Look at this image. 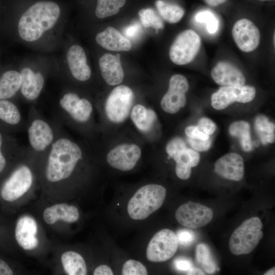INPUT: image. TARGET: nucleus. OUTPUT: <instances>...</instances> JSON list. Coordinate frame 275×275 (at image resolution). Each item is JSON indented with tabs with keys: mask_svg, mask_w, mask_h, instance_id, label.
I'll use <instances>...</instances> for the list:
<instances>
[{
	"mask_svg": "<svg viewBox=\"0 0 275 275\" xmlns=\"http://www.w3.org/2000/svg\"><path fill=\"white\" fill-rule=\"evenodd\" d=\"M47 152L45 177L47 181L52 183L69 178L82 156L78 144L59 134Z\"/></svg>",
	"mask_w": 275,
	"mask_h": 275,
	"instance_id": "obj_1",
	"label": "nucleus"
},
{
	"mask_svg": "<svg viewBox=\"0 0 275 275\" xmlns=\"http://www.w3.org/2000/svg\"><path fill=\"white\" fill-rule=\"evenodd\" d=\"M60 14V7L54 2L41 1L35 3L20 18L18 24L20 37L29 42L38 40L55 24Z\"/></svg>",
	"mask_w": 275,
	"mask_h": 275,
	"instance_id": "obj_2",
	"label": "nucleus"
},
{
	"mask_svg": "<svg viewBox=\"0 0 275 275\" xmlns=\"http://www.w3.org/2000/svg\"><path fill=\"white\" fill-rule=\"evenodd\" d=\"M167 191L162 185L150 184L140 188L129 200L127 211L134 220L147 218L162 205Z\"/></svg>",
	"mask_w": 275,
	"mask_h": 275,
	"instance_id": "obj_3",
	"label": "nucleus"
},
{
	"mask_svg": "<svg viewBox=\"0 0 275 275\" xmlns=\"http://www.w3.org/2000/svg\"><path fill=\"white\" fill-rule=\"evenodd\" d=\"M262 223L258 217H252L244 221L232 234L229 246L235 255L248 254L258 244L263 236Z\"/></svg>",
	"mask_w": 275,
	"mask_h": 275,
	"instance_id": "obj_4",
	"label": "nucleus"
},
{
	"mask_svg": "<svg viewBox=\"0 0 275 275\" xmlns=\"http://www.w3.org/2000/svg\"><path fill=\"white\" fill-rule=\"evenodd\" d=\"M201 44L200 36L189 29L180 33L172 44L169 56L173 63L183 65L191 62L198 53Z\"/></svg>",
	"mask_w": 275,
	"mask_h": 275,
	"instance_id": "obj_5",
	"label": "nucleus"
},
{
	"mask_svg": "<svg viewBox=\"0 0 275 275\" xmlns=\"http://www.w3.org/2000/svg\"><path fill=\"white\" fill-rule=\"evenodd\" d=\"M134 100L131 89L125 85L114 88L106 99L105 112L112 122L119 123L128 117Z\"/></svg>",
	"mask_w": 275,
	"mask_h": 275,
	"instance_id": "obj_6",
	"label": "nucleus"
},
{
	"mask_svg": "<svg viewBox=\"0 0 275 275\" xmlns=\"http://www.w3.org/2000/svg\"><path fill=\"white\" fill-rule=\"evenodd\" d=\"M178 245L175 233L169 229H162L149 241L146 250L147 258L153 262L166 261L174 256Z\"/></svg>",
	"mask_w": 275,
	"mask_h": 275,
	"instance_id": "obj_7",
	"label": "nucleus"
},
{
	"mask_svg": "<svg viewBox=\"0 0 275 275\" xmlns=\"http://www.w3.org/2000/svg\"><path fill=\"white\" fill-rule=\"evenodd\" d=\"M33 180L30 168L26 165L19 166L3 184L0 190L2 198L8 202L18 199L30 188Z\"/></svg>",
	"mask_w": 275,
	"mask_h": 275,
	"instance_id": "obj_8",
	"label": "nucleus"
},
{
	"mask_svg": "<svg viewBox=\"0 0 275 275\" xmlns=\"http://www.w3.org/2000/svg\"><path fill=\"white\" fill-rule=\"evenodd\" d=\"M256 89L250 86H222L211 97L212 106L222 110L235 102L248 103L256 96Z\"/></svg>",
	"mask_w": 275,
	"mask_h": 275,
	"instance_id": "obj_9",
	"label": "nucleus"
},
{
	"mask_svg": "<svg viewBox=\"0 0 275 275\" xmlns=\"http://www.w3.org/2000/svg\"><path fill=\"white\" fill-rule=\"evenodd\" d=\"M213 217V212L211 209L192 201L181 205L175 212V218L180 224L194 229L207 225Z\"/></svg>",
	"mask_w": 275,
	"mask_h": 275,
	"instance_id": "obj_10",
	"label": "nucleus"
},
{
	"mask_svg": "<svg viewBox=\"0 0 275 275\" xmlns=\"http://www.w3.org/2000/svg\"><path fill=\"white\" fill-rule=\"evenodd\" d=\"M56 135L52 126L39 117L33 119L28 127V136L31 150L36 153L48 151Z\"/></svg>",
	"mask_w": 275,
	"mask_h": 275,
	"instance_id": "obj_11",
	"label": "nucleus"
},
{
	"mask_svg": "<svg viewBox=\"0 0 275 275\" xmlns=\"http://www.w3.org/2000/svg\"><path fill=\"white\" fill-rule=\"evenodd\" d=\"M188 88L187 80L184 76L173 75L170 79L168 91L160 102L162 109L170 114L178 112L186 103L185 93Z\"/></svg>",
	"mask_w": 275,
	"mask_h": 275,
	"instance_id": "obj_12",
	"label": "nucleus"
},
{
	"mask_svg": "<svg viewBox=\"0 0 275 275\" xmlns=\"http://www.w3.org/2000/svg\"><path fill=\"white\" fill-rule=\"evenodd\" d=\"M59 109L73 120L80 123L87 122L92 114L91 103L86 98H80L75 93L68 92L59 100Z\"/></svg>",
	"mask_w": 275,
	"mask_h": 275,
	"instance_id": "obj_13",
	"label": "nucleus"
},
{
	"mask_svg": "<svg viewBox=\"0 0 275 275\" xmlns=\"http://www.w3.org/2000/svg\"><path fill=\"white\" fill-rule=\"evenodd\" d=\"M232 34L236 44L243 52H251L259 44V30L249 19H241L236 21L232 28Z\"/></svg>",
	"mask_w": 275,
	"mask_h": 275,
	"instance_id": "obj_14",
	"label": "nucleus"
},
{
	"mask_svg": "<svg viewBox=\"0 0 275 275\" xmlns=\"http://www.w3.org/2000/svg\"><path fill=\"white\" fill-rule=\"evenodd\" d=\"M141 156V150L138 145L123 144L111 150L106 156V160L114 168L128 171L134 167Z\"/></svg>",
	"mask_w": 275,
	"mask_h": 275,
	"instance_id": "obj_15",
	"label": "nucleus"
},
{
	"mask_svg": "<svg viewBox=\"0 0 275 275\" xmlns=\"http://www.w3.org/2000/svg\"><path fill=\"white\" fill-rule=\"evenodd\" d=\"M214 171L226 179L240 181L244 173L243 158L236 153H227L216 160Z\"/></svg>",
	"mask_w": 275,
	"mask_h": 275,
	"instance_id": "obj_16",
	"label": "nucleus"
},
{
	"mask_svg": "<svg viewBox=\"0 0 275 275\" xmlns=\"http://www.w3.org/2000/svg\"><path fill=\"white\" fill-rule=\"evenodd\" d=\"M37 231V224L34 218L28 215L20 217L15 230V237L19 246L25 250L36 248L39 244L36 237Z\"/></svg>",
	"mask_w": 275,
	"mask_h": 275,
	"instance_id": "obj_17",
	"label": "nucleus"
},
{
	"mask_svg": "<svg viewBox=\"0 0 275 275\" xmlns=\"http://www.w3.org/2000/svg\"><path fill=\"white\" fill-rule=\"evenodd\" d=\"M211 75L216 84L222 86H242L245 82L242 72L227 61L218 63L212 69Z\"/></svg>",
	"mask_w": 275,
	"mask_h": 275,
	"instance_id": "obj_18",
	"label": "nucleus"
},
{
	"mask_svg": "<svg viewBox=\"0 0 275 275\" xmlns=\"http://www.w3.org/2000/svg\"><path fill=\"white\" fill-rule=\"evenodd\" d=\"M99 66L101 75L107 84L115 86L122 82L124 74L120 54H104L99 60Z\"/></svg>",
	"mask_w": 275,
	"mask_h": 275,
	"instance_id": "obj_19",
	"label": "nucleus"
},
{
	"mask_svg": "<svg viewBox=\"0 0 275 275\" xmlns=\"http://www.w3.org/2000/svg\"><path fill=\"white\" fill-rule=\"evenodd\" d=\"M67 60L73 76L80 81H86L91 76V70L87 64V58L83 48L74 45L69 49Z\"/></svg>",
	"mask_w": 275,
	"mask_h": 275,
	"instance_id": "obj_20",
	"label": "nucleus"
},
{
	"mask_svg": "<svg viewBox=\"0 0 275 275\" xmlns=\"http://www.w3.org/2000/svg\"><path fill=\"white\" fill-rule=\"evenodd\" d=\"M96 41L102 47L109 50L127 51L131 48L130 41L112 26L98 33Z\"/></svg>",
	"mask_w": 275,
	"mask_h": 275,
	"instance_id": "obj_21",
	"label": "nucleus"
},
{
	"mask_svg": "<svg viewBox=\"0 0 275 275\" xmlns=\"http://www.w3.org/2000/svg\"><path fill=\"white\" fill-rule=\"evenodd\" d=\"M21 76V92L28 100L33 101L39 96L43 89L44 79L39 72H34L29 68H24L20 73Z\"/></svg>",
	"mask_w": 275,
	"mask_h": 275,
	"instance_id": "obj_22",
	"label": "nucleus"
},
{
	"mask_svg": "<svg viewBox=\"0 0 275 275\" xmlns=\"http://www.w3.org/2000/svg\"><path fill=\"white\" fill-rule=\"evenodd\" d=\"M79 216L78 209L74 206L58 204L46 208L43 214L46 223L52 225L59 219L67 223H74Z\"/></svg>",
	"mask_w": 275,
	"mask_h": 275,
	"instance_id": "obj_23",
	"label": "nucleus"
},
{
	"mask_svg": "<svg viewBox=\"0 0 275 275\" xmlns=\"http://www.w3.org/2000/svg\"><path fill=\"white\" fill-rule=\"evenodd\" d=\"M173 159L176 161V175L180 179L186 180L190 177L191 168L196 167L199 163L200 155L197 151L186 148Z\"/></svg>",
	"mask_w": 275,
	"mask_h": 275,
	"instance_id": "obj_24",
	"label": "nucleus"
},
{
	"mask_svg": "<svg viewBox=\"0 0 275 275\" xmlns=\"http://www.w3.org/2000/svg\"><path fill=\"white\" fill-rule=\"evenodd\" d=\"M131 118L139 130L146 132L151 129L157 116L152 109L147 108L141 104H136L132 109Z\"/></svg>",
	"mask_w": 275,
	"mask_h": 275,
	"instance_id": "obj_25",
	"label": "nucleus"
},
{
	"mask_svg": "<svg viewBox=\"0 0 275 275\" xmlns=\"http://www.w3.org/2000/svg\"><path fill=\"white\" fill-rule=\"evenodd\" d=\"M21 81V76L18 72H5L0 78V99H7L14 96L20 89Z\"/></svg>",
	"mask_w": 275,
	"mask_h": 275,
	"instance_id": "obj_26",
	"label": "nucleus"
},
{
	"mask_svg": "<svg viewBox=\"0 0 275 275\" xmlns=\"http://www.w3.org/2000/svg\"><path fill=\"white\" fill-rule=\"evenodd\" d=\"M61 261L65 272L69 275H86L87 273L86 262L77 253L65 252L62 255Z\"/></svg>",
	"mask_w": 275,
	"mask_h": 275,
	"instance_id": "obj_27",
	"label": "nucleus"
},
{
	"mask_svg": "<svg viewBox=\"0 0 275 275\" xmlns=\"http://www.w3.org/2000/svg\"><path fill=\"white\" fill-rule=\"evenodd\" d=\"M230 134L239 139L241 147L245 151L249 152L253 149V143L250 135V124L241 121L233 123L229 127Z\"/></svg>",
	"mask_w": 275,
	"mask_h": 275,
	"instance_id": "obj_28",
	"label": "nucleus"
},
{
	"mask_svg": "<svg viewBox=\"0 0 275 275\" xmlns=\"http://www.w3.org/2000/svg\"><path fill=\"white\" fill-rule=\"evenodd\" d=\"M255 127L263 144L274 142V124L270 122L266 116H258L255 119Z\"/></svg>",
	"mask_w": 275,
	"mask_h": 275,
	"instance_id": "obj_29",
	"label": "nucleus"
},
{
	"mask_svg": "<svg viewBox=\"0 0 275 275\" xmlns=\"http://www.w3.org/2000/svg\"><path fill=\"white\" fill-rule=\"evenodd\" d=\"M157 9L164 20L171 23L179 21L184 14V9L179 6L161 0L156 2Z\"/></svg>",
	"mask_w": 275,
	"mask_h": 275,
	"instance_id": "obj_30",
	"label": "nucleus"
},
{
	"mask_svg": "<svg viewBox=\"0 0 275 275\" xmlns=\"http://www.w3.org/2000/svg\"><path fill=\"white\" fill-rule=\"evenodd\" d=\"M196 259L206 273L212 274L217 270V266L209 246L205 243L197 245Z\"/></svg>",
	"mask_w": 275,
	"mask_h": 275,
	"instance_id": "obj_31",
	"label": "nucleus"
},
{
	"mask_svg": "<svg viewBox=\"0 0 275 275\" xmlns=\"http://www.w3.org/2000/svg\"><path fill=\"white\" fill-rule=\"evenodd\" d=\"M0 120L11 125H17L22 120L18 108L7 99H0Z\"/></svg>",
	"mask_w": 275,
	"mask_h": 275,
	"instance_id": "obj_32",
	"label": "nucleus"
},
{
	"mask_svg": "<svg viewBox=\"0 0 275 275\" xmlns=\"http://www.w3.org/2000/svg\"><path fill=\"white\" fill-rule=\"evenodd\" d=\"M125 3L126 0H97L95 14L100 18L115 15Z\"/></svg>",
	"mask_w": 275,
	"mask_h": 275,
	"instance_id": "obj_33",
	"label": "nucleus"
},
{
	"mask_svg": "<svg viewBox=\"0 0 275 275\" xmlns=\"http://www.w3.org/2000/svg\"><path fill=\"white\" fill-rule=\"evenodd\" d=\"M139 15L141 22L146 28L152 27L156 30L164 28V23L160 17L151 8L141 10Z\"/></svg>",
	"mask_w": 275,
	"mask_h": 275,
	"instance_id": "obj_34",
	"label": "nucleus"
},
{
	"mask_svg": "<svg viewBox=\"0 0 275 275\" xmlns=\"http://www.w3.org/2000/svg\"><path fill=\"white\" fill-rule=\"evenodd\" d=\"M122 274L123 275H146V267L140 262L134 260L127 261L123 266Z\"/></svg>",
	"mask_w": 275,
	"mask_h": 275,
	"instance_id": "obj_35",
	"label": "nucleus"
},
{
	"mask_svg": "<svg viewBox=\"0 0 275 275\" xmlns=\"http://www.w3.org/2000/svg\"><path fill=\"white\" fill-rule=\"evenodd\" d=\"M186 148L183 140L176 137L172 139L167 145L166 151L169 157L173 158L182 150Z\"/></svg>",
	"mask_w": 275,
	"mask_h": 275,
	"instance_id": "obj_36",
	"label": "nucleus"
},
{
	"mask_svg": "<svg viewBox=\"0 0 275 275\" xmlns=\"http://www.w3.org/2000/svg\"><path fill=\"white\" fill-rule=\"evenodd\" d=\"M198 128L202 132L207 135L212 134L216 129V124L209 118H201L197 125Z\"/></svg>",
	"mask_w": 275,
	"mask_h": 275,
	"instance_id": "obj_37",
	"label": "nucleus"
},
{
	"mask_svg": "<svg viewBox=\"0 0 275 275\" xmlns=\"http://www.w3.org/2000/svg\"><path fill=\"white\" fill-rule=\"evenodd\" d=\"M176 235L178 243L185 246L191 244L195 239L193 232L188 230H179Z\"/></svg>",
	"mask_w": 275,
	"mask_h": 275,
	"instance_id": "obj_38",
	"label": "nucleus"
},
{
	"mask_svg": "<svg viewBox=\"0 0 275 275\" xmlns=\"http://www.w3.org/2000/svg\"><path fill=\"white\" fill-rule=\"evenodd\" d=\"M188 142L196 151L202 152L208 150L211 146V139L209 138L206 140H200L188 138Z\"/></svg>",
	"mask_w": 275,
	"mask_h": 275,
	"instance_id": "obj_39",
	"label": "nucleus"
},
{
	"mask_svg": "<svg viewBox=\"0 0 275 275\" xmlns=\"http://www.w3.org/2000/svg\"><path fill=\"white\" fill-rule=\"evenodd\" d=\"M185 132L189 138L193 139L206 140L210 138L209 135L201 131L197 126H187L185 129Z\"/></svg>",
	"mask_w": 275,
	"mask_h": 275,
	"instance_id": "obj_40",
	"label": "nucleus"
},
{
	"mask_svg": "<svg viewBox=\"0 0 275 275\" xmlns=\"http://www.w3.org/2000/svg\"><path fill=\"white\" fill-rule=\"evenodd\" d=\"M141 31V26L139 23H134L127 27L123 30L124 35L126 38L133 39L138 37Z\"/></svg>",
	"mask_w": 275,
	"mask_h": 275,
	"instance_id": "obj_41",
	"label": "nucleus"
},
{
	"mask_svg": "<svg viewBox=\"0 0 275 275\" xmlns=\"http://www.w3.org/2000/svg\"><path fill=\"white\" fill-rule=\"evenodd\" d=\"M214 17L215 16L210 11H203L196 14L195 20L198 22L206 23Z\"/></svg>",
	"mask_w": 275,
	"mask_h": 275,
	"instance_id": "obj_42",
	"label": "nucleus"
},
{
	"mask_svg": "<svg viewBox=\"0 0 275 275\" xmlns=\"http://www.w3.org/2000/svg\"><path fill=\"white\" fill-rule=\"evenodd\" d=\"M176 268L181 271H187L192 267L191 262L184 258H179L175 261Z\"/></svg>",
	"mask_w": 275,
	"mask_h": 275,
	"instance_id": "obj_43",
	"label": "nucleus"
},
{
	"mask_svg": "<svg viewBox=\"0 0 275 275\" xmlns=\"http://www.w3.org/2000/svg\"><path fill=\"white\" fill-rule=\"evenodd\" d=\"M114 274L111 268L106 265H101L94 271V275H113Z\"/></svg>",
	"mask_w": 275,
	"mask_h": 275,
	"instance_id": "obj_44",
	"label": "nucleus"
},
{
	"mask_svg": "<svg viewBox=\"0 0 275 275\" xmlns=\"http://www.w3.org/2000/svg\"><path fill=\"white\" fill-rule=\"evenodd\" d=\"M13 271L3 260L0 259V275H12Z\"/></svg>",
	"mask_w": 275,
	"mask_h": 275,
	"instance_id": "obj_45",
	"label": "nucleus"
},
{
	"mask_svg": "<svg viewBox=\"0 0 275 275\" xmlns=\"http://www.w3.org/2000/svg\"><path fill=\"white\" fill-rule=\"evenodd\" d=\"M206 28L210 34H214L218 29V21L216 17H214L206 23Z\"/></svg>",
	"mask_w": 275,
	"mask_h": 275,
	"instance_id": "obj_46",
	"label": "nucleus"
},
{
	"mask_svg": "<svg viewBox=\"0 0 275 275\" xmlns=\"http://www.w3.org/2000/svg\"><path fill=\"white\" fill-rule=\"evenodd\" d=\"M3 137L0 133V174L4 170L6 165V159L2 151Z\"/></svg>",
	"mask_w": 275,
	"mask_h": 275,
	"instance_id": "obj_47",
	"label": "nucleus"
},
{
	"mask_svg": "<svg viewBox=\"0 0 275 275\" xmlns=\"http://www.w3.org/2000/svg\"><path fill=\"white\" fill-rule=\"evenodd\" d=\"M187 274L194 275V274H200L203 275L205 273L200 268L197 267H191L187 271Z\"/></svg>",
	"mask_w": 275,
	"mask_h": 275,
	"instance_id": "obj_48",
	"label": "nucleus"
},
{
	"mask_svg": "<svg viewBox=\"0 0 275 275\" xmlns=\"http://www.w3.org/2000/svg\"><path fill=\"white\" fill-rule=\"evenodd\" d=\"M227 0H205L206 3L210 6H217L226 2Z\"/></svg>",
	"mask_w": 275,
	"mask_h": 275,
	"instance_id": "obj_49",
	"label": "nucleus"
},
{
	"mask_svg": "<svg viewBox=\"0 0 275 275\" xmlns=\"http://www.w3.org/2000/svg\"><path fill=\"white\" fill-rule=\"evenodd\" d=\"M275 268L274 267L267 270L266 272L264 273L265 275H274L275 274Z\"/></svg>",
	"mask_w": 275,
	"mask_h": 275,
	"instance_id": "obj_50",
	"label": "nucleus"
}]
</instances>
